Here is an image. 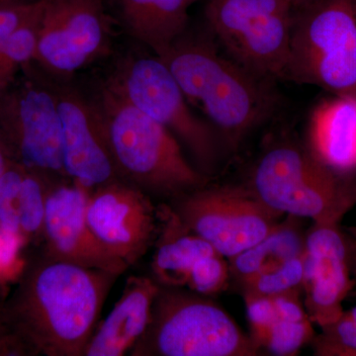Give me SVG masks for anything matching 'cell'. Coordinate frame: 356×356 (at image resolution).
<instances>
[{
	"instance_id": "cell-2",
	"label": "cell",
	"mask_w": 356,
	"mask_h": 356,
	"mask_svg": "<svg viewBox=\"0 0 356 356\" xmlns=\"http://www.w3.org/2000/svg\"><path fill=\"white\" fill-rule=\"evenodd\" d=\"M159 58L177 79L189 104L202 112L232 149L280 108L276 83L232 60L209 32L199 36L185 33Z\"/></svg>"
},
{
	"instance_id": "cell-11",
	"label": "cell",
	"mask_w": 356,
	"mask_h": 356,
	"mask_svg": "<svg viewBox=\"0 0 356 356\" xmlns=\"http://www.w3.org/2000/svg\"><path fill=\"white\" fill-rule=\"evenodd\" d=\"M111 24L105 0H44L32 64L70 76L108 50Z\"/></svg>"
},
{
	"instance_id": "cell-16",
	"label": "cell",
	"mask_w": 356,
	"mask_h": 356,
	"mask_svg": "<svg viewBox=\"0 0 356 356\" xmlns=\"http://www.w3.org/2000/svg\"><path fill=\"white\" fill-rule=\"evenodd\" d=\"M159 287L154 278L130 276L120 299L102 324L96 327L83 356L129 355L149 324Z\"/></svg>"
},
{
	"instance_id": "cell-9",
	"label": "cell",
	"mask_w": 356,
	"mask_h": 356,
	"mask_svg": "<svg viewBox=\"0 0 356 356\" xmlns=\"http://www.w3.org/2000/svg\"><path fill=\"white\" fill-rule=\"evenodd\" d=\"M128 102L173 134L209 177L219 161L222 138L194 113L184 91L158 57L131 58L108 83Z\"/></svg>"
},
{
	"instance_id": "cell-6",
	"label": "cell",
	"mask_w": 356,
	"mask_h": 356,
	"mask_svg": "<svg viewBox=\"0 0 356 356\" xmlns=\"http://www.w3.org/2000/svg\"><path fill=\"white\" fill-rule=\"evenodd\" d=\"M285 81L356 97V0H318L295 11Z\"/></svg>"
},
{
	"instance_id": "cell-24",
	"label": "cell",
	"mask_w": 356,
	"mask_h": 356,
	"mask_svg": "<svg viewBox=\"0 0 356 356\" xmlns=\"http://www.w3.org/2000/svg\"><path fill=\"white\" fill-rule=\"evenodd\" d=\"M321 330L311 343L314 355L356 356V306L343 311L336 322Z\"/></svg>"
},
{
	"instance_id": "cell-1",
	"label": "cell",
	"mask_w": 356,
	"mask_h": 356,
	"mask_svg": "<svg viewBox=\"0 0 356 356\" xmlns=\"http://www.w3.org/2000/svg\"><path fill=\"white\" fill-rule=\"evenodd\" d=\"M119 274L53 261L26 259L2 302L4 320L33 356H83Z\"/></svg>"
},
{
	"instance_id": "cell-12",
	"label": "cell",
	"mask_w": 356,
	"mask_h": 356,
	"mask_svg": "<svg viewBox=\"0 0 356 356\" xmlns=\"http://www.w3.org/2000/svg\"><path fill=\"white\" fill-rule=\"evenodd\" d=\"M86 214L98 241L129 266L147 254L158 236L159 208L151 196L122 179L89 191Z\"/></svg>"
},
{
	"instance_id": "cell-15",
	"label": "cell",
	"mask_w": 356,
	"mask_h": 356,
	"mask_svg": "<svg viewBox=\"0 0 356 356\" xmlns=\"http://www.w3.org/2000/svg\"><path fill=\"white\" fill-rule=\"evenodd\" d=\"M55 84L63 127V161L67 179L91 189L120 179L96 103L76 89Z\"/></svg>"
},
{
	"instance_id": "cell-3",
	"label": "cell",
	"mask_w": 356,
	"mask_h": 356,
	"mask_svg": "<svg viewBox=\"0 0 356 356\" xmlns=\"http://www.w3.org/2000/svg\"><path fill=\"white\" fill-rule=\"evenodd\" d=\"M96 105L120 179L170 201L208 184L209 177L189 163L173 134L111 86H103Z\"/></svg>"
},
{
	"instance_id": "cell-20",
	"label": "cell",
	"mask_w": 356,
	"mask_h": 356,
	"mask_svg": "<svg viewBox=\"0 0 356 356\" xmlns=\"http://www.w3.org/2000/svg\"><path fill=\"white\" fill-rule=\"evenodd\" d=\"M200 0H111L131 36L159 58L187 32L189 9Z\"/></svg>"
},
{
	"instance_id": "cell-5",
	"label": "cell",
	"mask_w": 356,
	"mask_h": 356,
	"mask_svg": "<svg viewBox=\"0 0 356 356\" xmlns=\"http://www.w3.org/2000/svg\"><path fill=\"white\" fill-rule=\"evenodd\" d=\"M259 348L227 312L182 287H159L151 320L131 356H255Z\"/></svg>"
},
{
	"instance_id": "cell-4",
	"label": "cell",
	"mask_w": 356,
	"mask_h": 356,
	"mask_svg": "<svg viewBox=\"0 0 356 356\" xmlns=\"http://www.w3.org/2000/svg\"><path fill=\"white\" fill-rule=\"evenodd\" d=\"M248 187L270 209L314 222H341L356 205V177L334 172L293 142L262 154Z\"/></svg>"
},
{
	"instance_id": "cell-26",
	"label": "cell",
	"mask_w": 356,
	"mask_h": 356,
	"mask_svg": "<svg viewBox=\"0 0 356 356\" xmlns=\"http://www.w3.org/2000/svg\"><path fill=\"white\" fill-rule=\"evenodd\" d=\"M0 356H33L27 344L13 330L0 331Z\"/></svg>"
},
{
	"instance_id": "cell-28",
	"label": "cell",
	"mask_w": 356,
	"mask_h": 356,
	"mask_svg": "<svg viewBox=\"0 0 356 356\" xmlns=\"http://www.w3.org/2000/svg\"><path fill=\"white\" fill-rule=\"evenodd\" d=\"M290 1H291L293 10H294L295 13V11L299 10V9L304 8V7L315 3L318 0H290Z\"/></svg>"
},
{
	"instance_id": "cell-25",
	"label": "cell",
	"mask_w": 356,
	"mask_h": 356,
	"mask_svg": "<svg viewBox=\"0 0 356 356\" xmlns=\"http://www.w3.org/2000/svg\"><path fill=\"white\" fill-rule=\"evenodd\" d=\"M229 267L226 259L220 254L204 257L192 271L186 288L191 291L210 296L222 291L228 283Z\"/></svg>"
},
{
	"instance_id": "cell-14",
	"label": "cell",
	"mask_w": 356,
	"mask_h": 356,
	"mask_svg": "<svg viewBox=\"0 0 356 356\" xmlns=\"http://www.w3.org/2000/svg\"><path fill=\"white\" fill-rule=\"evenodd\" d=\"M89 189L70 180L51 185L44 213L43 255L122 275L129 268L98 241L86 220Z\"/></svg>"
},
{
	"instance_id": "cell-10",
	"label": "cell",
	"mask_w": 356,
	"mask_h": 356,
	"mask_svg": "<svg viewBox=\"0 0 356 356\" xmlns=\"http://www.w3.org/2000/svg\"><path fill=\"white\" fill-rule=\"evenodd\" d=\"M186 228L231 259L252 247L283 216L267 207L247 186H205L170 201Z\"/></svg>"
},
{
	"instance_id": "cell-27",
	"label": "cell",
	"mask_w": 356,
	"mask_h": 356,
	"mask_svg": "<svg viewBox=\"0 0 356 356\" xmlns=\"http://www.w3.org/2000/svg\"><path fill=\"white\" fill-rule=\"evenodd\" d=\"M11 161L13 159L9 156L6 147L4 146L3 142L0 139V177L6 172L7 166L10 163Z\"/></svg>"
},
{
	"instance_id": "cell-13",
	"label": "cell",
	"mask_w": 356,
	"mask_h": 356,
	"mask_svg": "<svg viewBox=\"0 0 356 356\" xmlns=\"http://www.w3.org/2000/svg\"><path fill=\"white\" fill-rule=\"evenodd\" d=\"M355 274L356 248L339 222H314L305 238L302 285L312 322L323 327L341 317L356 283Z\"/></svg>"
},
{
	"instance_id": "cell-19",
	"label": "cell",
	"mask_w": 356,
	"mask_h": 356,
	"mask_svg": "<svg viewBox=\"0 0 356 356\" xmlns=\"http://www.w3.org/2000/svg\"><path fill=\"white\" fill-rule=\"evenodd\" d=\"M308 149L334 172L356 177V97L334 95L316 107Z\"/></svg>"
},
{
	"instance_id": "cell-29",
	"label": "cell",
	"mask_w": 356,
	"mask_h": 356,
	"mask_svg": "<svg viewBox=\"0 0 356 356\" xmlns=\"http://www.w3.org/2000/svg\"><path fill=\"white\" fill-rule=\"evenodd\" d=\"M37 0H0V6H13V4L31 3Z\"/></svg>"
},
{
	"instance_id": "cell-22",
	"label": "cell",
	"mask_w": 356,
	"mask_h": 356,
	"mask_svg": "<svg viewBox=\"0 0 356 356\" xmlns=\"http://www.w3.org/2000/svg\"><path fill=\"white\" fill-rule=\"evenodd\" d=\"M305 238L294 225L280 222L259 243L229 259V273L243 282L275 268L303 254Z\"/></svg>"
},
{
	"instance_id": "cell-17",
	"label": "cell",
	"mask_w": 356,
	"mask_h": 356,
	"mask_svg": "<svg viewBox=\"0 0 356 356\" xmlns=\"http://www.w3.org/2000/svg\"><path fill=\"white\" fill-rule=\"evenodd\" d=\"M250 337L255 346L273 355H295L316 334L299 292L245 298Z\"/></svg>"
},
{
	"instance_id": "cell-21",
	"label": "cell",
	"mask_w": 356,
	"mask_h": 356,
	"mask_svg": "<svg viewBox=\"0 0 356 356\" xmlns=\"http://www.w3.org/2000/svg\"><path fill=\"white\" fill-rule=\"evenodd\" d=\"M152 261L154 280L161 286L186 287L192 271L208 255L219 254L182 224L168 205L159 207V229Z\"/></svg>"
},
{
	"instance_id": "cell-23",
	"label": "cell",
	"mask_w": 356,
	"mask_h": 356,
	"mask_svg": "<svg viewBox=\"0 0 356 356\" xmlns=\"http://www.w3.org/2000/svg\"><path fill=\"white\" fill-rule=\"evenodd\" d=\"M245 297H273L299 292L303 285V254L243 281Z\"/></svg>"
},
{
	"instance_id": "cell-8",
	"label": "cell",
	"mask_w": 356,
	"mask_h": 356,
	"mask_svg": "<svg viewBox=\"0 0 356 356\" xmlns=\"http://www.w3.org/2000/svg\"><path fill=\"white\" fill-rule=\"evenodd\" d=\"M31 64L0 93V139L16 163L57 181L69 180L55 84Z\"/></svg>"
},
{
	"instance_id": "cell-18",
	"label": "cell",
	"mask_w": 356,
	"mask_h": 356,
	"mask_svg": "<svg viewBox=\"0 0 356 356\" xmlns=\"http://www.w3.org/2000/svg\"><path fill=\"white\" fill-rule=\"evenodd\" d=\"M56 181L11 161L0 177V229L23 243L41 242L47 198Z\"/></svg>"
},
{
	"instance_id": "cell-7",
	"label": "cell",
	"mask_w": 356,
	"mask_h": 356,
	"mask_svg": "<svg viewBox=\"0 0 356 356\" xmlns=\"http://www.w3.org/2000/svg\"><path fill=\"white\" fill-rule=\"evenodd\" d=\"M294 10L290 0H205L208 32L261 79L285 81Z\"/></svg>"
},
{
	"instance_id": "cell-30",
	"label": "cell",
	"mask_w": 356,
	"mask_h": 356,
	"mask_svg": "<svg viewBox=\"0 0 356 356\" xmlns=\"http://www.w3.org/2000/svg\"><path fill=\"white\" fill-rule=\"evenodd\" d=\"M6 327H7L6 320H4L3 311H2L1 303H0V331L6 329Z\"/></svg>"
}]
</instances>
